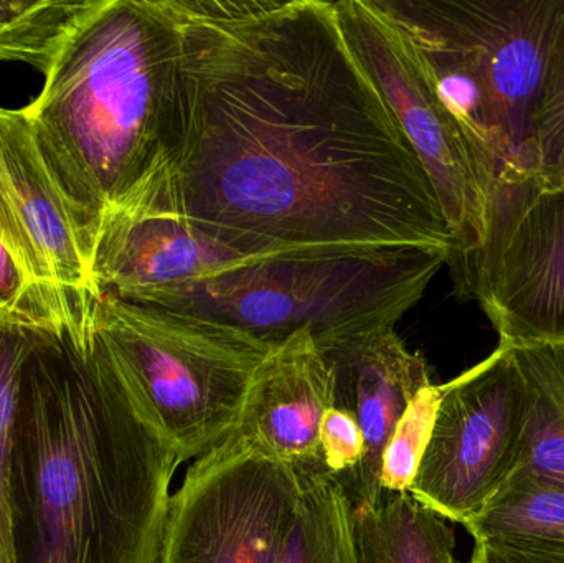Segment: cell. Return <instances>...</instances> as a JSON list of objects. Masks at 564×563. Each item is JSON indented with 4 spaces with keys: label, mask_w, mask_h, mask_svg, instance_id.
Wrapping results in <instances>:
<instances>
[{
    "label": "cell",
    "mask_w": 564,
    "mask_h": 563,
    "mask_svg": "<svg viewBox=\"0 0 564 563\" xmlns=\"http://www.w3.org/2000/svg\"><path fill=\"white\" fill-rule=\"evenodd\" d=\"M165 6L177 66L164 134L115 210L185 218L258 253H449L436 188L334 2Z\"/></svg>",
    "instance_id": "1"
},
{
    "label": "cell",
    "mask_w": 564,
    "mask_h": 563,
    "mask_svg": "<svg viewBox=\"0 0 564 563\" xmlns=\"http://www.w3.org/2000/svg\"><path fill=\"white\" fill-rule=\"evenodd\" d=\"M91 303L33 326L13 425L17 563H155L175 450L96 334Z\"/></svg>",
    "instance_id": "2"
},
{
    "label": "cell",
    "mask_w": 564,
    "mask_h": 563,
    "mask_svg": "<svg viewBox=\"0 0 564 563\" xmlns=\"http://www.w3.org/2000/svg\"><path fill=\"white\" fill-rule=\"evenodd\" d=\"M177 36L165 0H83L22 108L89 241L151 171L171 102Z\"/></svg>",
    "instance_id": "3"
},
{
    "label": "cell",
    "mask_w": 564,
    "mask_h": 563,
    "mask_svg": "<svg viewBox=\"0 0 564 563\" xmlns=\"http://www.w3.org/2000/svg\"><path fill=\"white\" fill-rule=\"evenodd\" d=\"M408 33L480 161L536 171L535 112L564 0H375Z\"/></svg>",
    "instance_id": "4"
},
{
    "label": "cell",
    "mask_w": 564,
    "mask_h": 563,
    "mask_svg": "<svg viewBox=\"0 0 564 563\" xmlns=\"http://www.w3.org/2000/svg\"><path fill=\"white\" fill-rule=\"evenodd\" d=\"M447 257L433 248L302 251L165 291L148 304L237 327L270 346L304 331L324 344L397 326Z\"/></svg>",
    "instance_id": "5"
},
{
    "label": "cell",
    "mask_w": 564,
    "mask_h": 563,
    "mask_svg": "<svg viewBox=\"0 0 564 563\" xmlns=\"http://www.w3.org/2000/svg\"><path fill=\"white\" fill-rule=\"evenodd\" d=\"M91 320L182 463L230 435L254 372L276 347L237 327L109 294L93 300Z\"/></svg>",
    "instance_id": "6"
},
{
    "label": "cell",
    "mask_w": 564,
    "mask_h": 563,
    "mask_svg": "<svg viewBox=\"0 0 564 563\" xmlns=\"http://www.w3.org/2000/svg\"><path fill=\"white\" fill-rule=\"evenodd\" d=\"M509 347L564 343V181L503 169L479 247L449 267Z\"/></svg>",
    "instance_id": "7"
},
{
    "label": "cell",
    "mask_w": 564,
    "mask_h": 563,
    "mask_svg": "<svg viewBox=\"0 0 564 563\" xmlns=\"http://www.w3.org/2000/svg\"><path fill=\"white\" fill-rule=\"evenodd\" d=\"M341 32L423 162L453 234L447 267L482 240L496 175L441 99L408 33L375 0L334 2Z\"/></svg>",
    "instance_id": "8"
},
{
    "label": "cell",
    "mask_w": 564,
    "mask_h": 563,
    "mask_svg": "<svg viewBox=\"0 0 564 563\" xmlns=\"http://www.w3.org/2000/svg\"><path fill=\"white\" fill-rule=\"evenodd\" d=\"M299 499L289 466L225 439L171 496L155 563H280Z\"/></svg>",
    "instance_id": "9"
},
{
    "label": "cell",
    "mask_w": 564,
    "mask_h": 563,
    "mask_svg": "<svg viewBox=\"0 0 564 563\" xmlns=\"http://www.w3.org/2000/svg\"><path fill=\"white\" fill-rule=\"evenodd\" d=\"M527 422V387L510 347L441 386L430 445L410 495L454 524H466L516 466Z\"/></svg>",
    "instance_id": "10"
},
{
    "label": "cell",
    "mask_w": 564,
    "mask_h": 563,
    "mask_svg": "<svg viewBox=\"0 0 564 563\" xmlns=\"http://www.w3.org/2000/svg\"><path fill=\"white\" fill-rule=\"evenodd\" d=\"M0 240L46 296H99L91 241L50 172L23 109L0 106Z\"/></svg>",
    "instance_id": "11"
},
{
    "label": "cell",
    "mask_w": 564,
    "mask_h": 563,
    "mask_svg": "<svg viewBox=\"0 0 564 563\" xmlns=\"http://www.w3.org/2000/svg\"><path fill=\"white\" fill-rule=\"evenodd\" d=\"M280 257L285 255L258 253L185 218L121 208L96 228L91 274L99 294L148 304L165 291Z\"/></svg>",
    "instance_id": "12"
},
{
    "label": "cell",
    "mask_w": 564,
    "mask_h": 563,
    "mask_svg": "<svg viewBox=\"0 0 564 563\" xmlns=\"http://www.w3.org/2000/svg\"><path fill=\"white\" fill-rule=\"evenodd\" d=\"M317 344V343H315ZM332 370L334 407L360 423L365 456L344 485L354 509L383 498L381 455L411 400L431 386L430 366L411 353L394 327L317 344Z\"/></svg>",
    "instance_id": "13"
},
{
    "label": "cell",
    "mask_w": 564,
    "mask_h": 563,
    "mask_svg": "<svg viewBox=\"0 0 564 563\" xmlns=\"http://www.w3.org/2000/svg\"><path fill=\"white\" fill-rule=\"evenodd\" d=\"M334 407V379L308 333L274 347L260 364L227 439L289 466L299 479L327 475L321 423Z\"/></svg>",
    "instance_id": "14"
},
{
    "label": "cell",
    "mask_w": 564,
    "mask_h": 563,
    "mask_svg": "<svg viewBox=\"0 0 564 563\" xmlns=\"http://www.w3.org/2000/svg\"><path fill=\"white\" fill-rule=\"evenodd\" d=\"M464 528L480 544L564 563V483L512 472Z\"/></svg>",
    "instance_id": "15"
},
{
    "label": "cell",
    "mask_w": 564,
    "mask_h": 563,
    "mask_svg": "<svg viewBox=\"0 0 564 563\" xmlns=\"http://www.w3.org/2000/svg\"><path fill=\"white\" fill-rule=\"evenodd\" d=\"M361 563H456L453 526L410 492L354 509Z\"/></svg>",
    "instance_id": "16"
},
{
    "label": "cell",
    "mask_w": 564,
    "mask_h": 563,
    "mask_svg": "<svg viewBox=\"0 0 564 563\" xmlns=\"http://www.w3.org/2000/svg\"><path fill=\"white\" fill-rule=\"evenodd\" d=\"M510 350L527 387V422L513 472L564 483V343Z\"/></svg>",
    "instance_id": "17"
},
{
    "label": "cell",
    "mask_w": 564,
    "mask_h": 563,
    "mask_svg": "<svg viewBox=\"0 0 564 563\" xmlns=\"http://www.w3.org/2000/svg\"><path fill=\"white\" fill-rule=\"evenodd\" d=\"M299 483L301 499L280 563H361L354 506L340 483L328 475Z\"/></svg>",
    "instance_id": "18"
},
{
    "label": "cell",
    "mask_w": 564,
    "mask_h": 563,
    "mask_svg": "<svg viewBox=\"0 0 564 563\" xmlns=\"http://www.w3.org/2000/svg\"><path fill=\"white\" fill-rule=\"evenodd\" d=\"M33 344V326L0 316V563H17L12 518V448L23 367Z\"/></svg>",
    "instance_id": "19"
},
{
    "label": "cell",
    "mask_w": 564,
    "mask_h": 563,
    "mask_svg": "<svg viewBox=\"0 0 564 563\" xmlns=\"http://www.w3.org/2000/svg\"><path fill=\"white\" fill-rule=\"evenodd\" d=\"M83 0H0V63L19 62L42 72L56 36Z\"/></svg>",
    "instance_id": "20"
},
{
    "label": "cell",
    "mask_w": 564,
    "mask_h": 563,
    "mask_svg": "<svg viewBox=\"0 0 564 563\" xmlns=\"http://www.w3.org/2000/svg\"><path fill=\"white\" fill-rule=\"evenodd\" d=\"M440 402L441 386L431 383L404 410L381 455L380 483L383 492H410L433 435Z\"/></svg>",
    "instance_id": "21"
},
{
    "label": "cell",
    "mask_w": 564,
    "mask_h": 563,
    "mask_svg": "<svg viewBox=\"0 0 564 563\" xmlns=\"http://www.w3.org/2000/svg\"><path fill=\"white\" fill-rule=\"evenodd\" d=\"M536 172L564 181V9L550 46L535 112Z\"/></svg>",
    "instance_id": "22"
},
{
    "label": "cell",
    "mask_w": 564,
    "mask_h": 563,
    "mask_svg": "<svg viewBox=\"0 0 564 563\" xmlns=\"http://www.w3.org/2000/svg\"><path fill=\"white\" fill-rule=\"evenodd\" d=\"M318 443L325 472L344 485L357 472L365 456L360 423L347 410L332 407L322 419Z\"/></svg>",
    "instance_id": "23"
},
{
    "label": "cell",
    "mask_w": 564,
    "mask_h": 563,
    "mask_svg": "<svg viewBox=\"0 0 564 563\" xmlns=\"http://www.w3.org/2000/svg\"><path fill=\"white\" fill-rule=\"evenodd\" d=\"M467 563H546L535 561V559L525 557V555L513 554V552L502 551V549L492 548V545L480 544L476 542L473 554Z\"/></svg>",
    "instance_id": "24"
},
{
    "label": "cell",
    "mask_w": 564,
    "mask_h": 563,
    "mask_svg": "<svg viewBox=\"0 0 564 563\" xmlns=\"http://www.w3.org/2000/svg\"><path fill=\"white\" fill-rule=\"evenodd\" d=\"M0 316H7V314H0Z\"/></svg>",
    "instance_id": "25"
}]
</instances>
